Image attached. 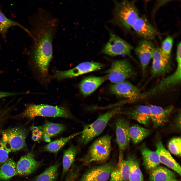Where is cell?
<instances>
[{"label":"cell","instance_id":"1","mask_svg":"<svg viewBox=\"0 0 181 181\" xmlns=\"http://www.w3.org/2000/svg\"><path fill=\"white\" fill-rule=\"evenodd\" d=\"M32 45L35 62L40 73L48 72L53 56V43L58 25V20L50 12L39 9L32 18Z\"/></svg>","mask_w":181,"mask_h":181},{"label":"cell","instance_id":"2","mask_svg":"<svg viewBox=\"0 0 181 181\" xmlns=\"http://www.w3.org/2000/svg\"><path fill=\"white\" fill-rule=\"evenodd\" d=\"M139 17L134 1L114 2L113 21L119 26L130 29Z\"/></svg>","mask_w":181,"mask_h":181},{"label":"cell","instance_id":"3","mask_svg":"<svg viewBox=\"0 0 181 181\" xmlns=\"http://www.w3.org/2000/svg\"><path fill=\"white\" fill-rule=\"evenodd\" d=\"M62 117L72 118L73 117L66 108L62 106L41 104L28 105L17 118L32 119L37 117Z\"/></svg>","mask_w":181,"mask_h":181},{"label":"cell","instance_id":"4","mask_svg":"<svg viewBox=\"0 0 181 181\" xmlns=\"http://www.w3.org/2000/svg\"><path fill=\"white\" fill-rule=\"evenodd\" d=\"M120 108L113 109L100 115L93 123L84 125L79 140L80 143L86 145L99 135L104 130L109 121L115 115L120 113Z\"/></svg>","mask_w":181,"mask_h":181},{"label":"cell","instance_id":"5","mask_svg":"<svg viewBox=\"0 0 181 181\" xmlns=\"http://www.w3.org/2000/svg\"><path fill=\"white\" fill-rule=\"evenodd\" d=\"M2 135L0 141L11 152L20 150L26 147V139L27 134L26 129L19 126L10 128L0 131Z\"/></svg>","mask_w":181,"mask_h":181},{"label":"cell","instance_id":"6","mask_svg":"<svg viewBox=\"0 0 181 181\" xmlns=\"http://www.w3.org/2000/svg\"><path fill=\"white\" fill-rule=\"evenodd\" d=\"M112 137L104 135L95 140L90 147L85 159L87 163L95 161L103 162L109 156L111 149Z\"/></svg>","mask_w":181,"mask_h":181},{"label":"cell","instance_id":"7","mask_svg":"<svg viewBox=\"0 0 181 181\" xmlns=\"http://www.w3.org/2000/svg\"><path fill=\"white\" fill-rule=\"evenodd\" d=\"M106 73L107 79L115 84L125 81L132 76L134 72L130 63L123 59L114 61Z\"/></svg>","mask_w":181,"mask_h":181},{"label":"cell","instance_id":"8","mask_svg":"<svg viewBox=\"0 0 181 181\" xmlns=\"http://www.w3.org/2000/svg\"><path fill=\"white\" fill-rule=\"evenodd\" d=\"M133 47L125 40L110 33L109 40L103 48V53L111 56L124 55L132 58L131 52Z\"/></svg>","mask_w":181,"mask_h":181},{"label":"cell","instance_id":"9","mask_svg":"<svg viewBox=\"0 0 181 181\" xmlns=\"http://www.w3.org/2000/svg\"><path fill=\"white\" fill-rule=\"evenodd\" d=\"M103 66L102 64L98 62H84L71 69L64 71H57L56 76L59 79L73 77L99 70Z\"/></svg>","mask_w":181,"mask_h":181},{"label":"cell","instance_id":"10","mask_svg":"<svg viewBox=\"0 0 181 181\" xmlns=\"http://www.w3.org/2000/svg\"><path fill=\"white\" fill-rule=\"evenodd\" d=\"M181 64H177L176 69L173 73L167 77L155 86L146 92L148 97L157 95L180 82Z\"/></svg>","mask_w":181,"mask_h":181},{"label":"cell","instance_id":"11","mask_svg":"<svg viewBox=\"0 0 181 181\" xmlns=\"http://www.w3.org/2000/svg\"><path fill=\"white\" fill-rule=\"evenodd\" d=\"M32 151L22 156L16 163L18 175L26 176L36 171L42 164L43 160L37 161Z\"/></svg>","mask_w":181,"mask_h":181},{"label":"cell","instance_id":"12","mask_svg":"<svg viewBox=\"0 0 181 181\" xmlns=\"http://www.w3.org/2000/svg\"><path fill=\"white\" fill-rule=\"evenodd\" d=\"M154 44L149 41L143 39L140 41L134 51L141 63L143 76L145 74L146 68L152 59L155 48Z\"/></svg>","mask_w":181,"mask_h":181},{"label":"cell","instance_id":"13","mask_svg":"<svg viewBox=\"0 0 181 181\" xmlns=\"http://www.w3.org/2000/svg\"><path fill=\"white\" fill-rule=\"evenodd\" d=\"M129 123L126 119L120 118L116 123V140L120 153L125 151L128 147L131 140Z\"/></svg>","mask_w":181,"mask_h":181},{"label":"cell","instance_id":"14","mask_svg":"<svg viewBox=\"0 0 181 181\" xmlns=\"http://www.w3.org/2000/svg\"><path fill=\"white\" fill-rule=\"evenodd\" d=\"M110 89L111 92L117 96L131 100L136 98L141 93L138 87L126 81L111 85Z\"/></svg>","mask_w":181,"mask_h":181},{"label":"cell","instance_id":"15","mask_svg":"<svg viewBox=\"0 0 181 181\" xmlns=\"http://www.w3.org/2000/svg\"><path fill=\"white\" fill-rule=\"evenodd\" d=\"M132 28L144 39L149 41L154 39L158 34V32L145 16L139 17Z\"/></svg>","mask_w":181,"mask_h":181},{"label":"cell","instance_id":"16","mask_svg":"<svg viewBox=\"0 0 181 181\" xmlns=\"http://www.w3.org/2000/svg\"><path fill=\"white\" fill-rule=\"evenodd\" d=\"M114 168L111 163L98 166L86 172L81 179L92 181H107Z\"/></svg>","mask_w":181,"mask_h":181},{"label":"cell","instance_id":"17","mask_svg":"<svg viewBox=\"0 0 181 181\" xmlns=\"http://www.w3.org/2000/svg\"><path fill=\"white\" fill-rule=\"evenodd\" d=\"M149 106L150 120L156 128L162 126L167 122L174 109L172 105L165 108L154 105Z\"/></svg>","mask_w":181,"mask_h":181},{"label":"cell","instance_id":"18","mask_svg":"<svg viewBox=\"0 0 181 181\" xmlns=\"http://www.w3.org/2000/svg\"><path fill=\"white\" fill-rule=\"evenodd\" d=\"M156 152L160 163L172 169L181 175V168L179 164L174 159L169 152L164 147L161 141L159 140L156 144Z\"/></svg>","mask_w":181,"mask_h":181},{"label":"cell","instance_id":"19","mask_svg":"<svg viewBox=\"0 0 181 181\" xmlns=\"http://www.w3.org/2000/svg\"><path fill=\"white\" fill-rule=\"evenodd\" d=\"M129 170L128 160L124 159L122 154L120 153L118 163L111 172L110 181H129Z\"/></svg>","mask_w":181,"mask_h":181},{"label":"cell","instance_id":"20","mask_svg":"<svg viewBox=\"0 0 181 181\" xmlns=\"http://www.w3.org/2000/svg\"><path fill=\"white\" fill-rule=\"evenodd\" d=\"M139 149L142 156L143 165L147 169L151 170L158 166L160 163L156 151L149 149L144 143L142 144Z\"/></svg>","mask_w":181,"mask_h":181},{"label":"cell","instance_id":"21","mask_svg":"<svg viewBox=\"0 0 181 181\" xmlns=\"http://www.w3.org/2000/svg\"><path fill=\"white\" fill-rule=\"evenodd\" d=\"M107 79L106 76L89 77L84 78L81 81L79 85L81 93L85 96L90 95Z\"/></svg>","mask_w":181,"mask_h":181},{"label":"cell","instance_id":"22","mask_svg":"<svg viewBox=\"0 0 181 181\" xmlns=\"http://www.w3.org/2000/svg\"><path fill=\"white\" fill-rule=\"evenodd\" d=\"M127 114L139 123L144 125L149 124L150 120L149 106L140 105L129 111Z\"/></svg>","mask_w":181,"mask_h":181},{"label":"cell","instance_id":"23","mask_svg":"<svg viewBox=\"0 0 181 181\" xmlns=\"http://www.w3.org/2000/svg\"><path fill=\"white\" fill-rule=\"evenodd\" d=\"M79 150L78 147L71 145L63 152L62 159V170L61 179H63L69 170Z\"/></svg>","mask_w":181,"mask_h":181},{"label":"cell","instance_id":"24","mask_svg":"<svg viewBox=\"0 0 181 181\" xmlns=\"http://www.w3.org/2000/svg\"><path fill=\"white\" fill-rule=\"evenodd\" d=\"M176 177L174 171L166 167L158 166L151 170L149 179L150 181H170Z\"/></svg>","mask_w":181,"mask_h":181},{"label":"cell","instance_id":"25","mask_svg":"<svg viewBox=\"0 0 181 181\" xmlns=\"http://www.w3.org/2000/svg\"><path fill=\"white\" fill-rule=\"evenodd\" d=\"M17 175L16 163L11 159H8L0 166V180H7Z\"/></svg>","mask_w":181,"mask_h":181},{"label":"cell","instance_id":"26","mask_svg":"<svg viewBox=\"0 0 181 181\" xmlns=\"http://www.w3.org/2000/svg\"><path fill=\"white\" fill-rule=\"evenodd\" d=\"M81 133V132L74 133L68 137L54 141L45 146L42 148V151L56 154L69 140Z\"/></svg>","mask_w":181,"mask_h":181},{"label":"cell","instance_id":"27","mask_svg":"<svg viewBox=\"0 0 181 181\" xmlns=\"http://www.w3.org/2000/svg\"><path fill=\"white\" fill-rule=\"evenodd\" d=\"M59 165V163L56 162L36 176L32 181H55L58 177Z\"/></svg>","mask_w":181,"mask_h":181},{"label":"cell","instance_id":"28","mask_svg":"<svg viewBox=\"0 0 181 181\" xmlns=\"http://www.w3.org/2000/svg\"><path fill=\"white\" fill-rule=\"evenodd\" d=\"M15 26L21 28L29 34V31L20 24L7 18L0 8V34L2 37L5 39L8 30L10 27Z\"/></svg>","mask_w":181,"mask_h":181},{"label":"cell","instance_id":"29","mask_svg":"<svg viewBox=\"0 0 181 181\" xmlns=\"http://www.w3.org/2000/svg\"><path fill=\"white\" fill-rule=\"evenodd\" d=\"M37 126L39 129L42 132V135H46L50 138L60 134L65 129L62 124L47 121L42 126Z\"/></svg>","mask_w":181,"mask_h":181},{"label":"cell","instance_id":"30","mask_svg":"<svg viewBox=\"0 0 181 181\" xmlns=\"http://www.w3.org/2000/svg\"><path fill=\"white\" fill-rule=\"evenodd\" d=\"M129 133L131 140L134 144L139 143L150 134L147 129L138 124L130 126Z\"/></svg>","mask_w":181,"mask_h":181},{"label":"cell","instance_id":"31","mask_svg":"<svg viewBox=\"0 0 181 181\" xmlns=\"http://www.w3.org/2000/svg\"><path fill=\"white\" fill-rule=\"evenodd\" d=\"M130 170L129 181H144L142 173L140 169L139 163L136 157L134 156L128 157Z\"/></svg>","mask_w":181,"mask_h":181},{"label":"cell","instance_id":"32","mask_svg":"<svg viewBox=\"0 0 181 181\" xmlns=\"http://www.w3.org/2000/svg\"><path fill=\"white\" fill-rule=\"evenodd\" d=\"M170 69L169 63L159 61H152L151 77L165 74L169 71Z\"/></svg>","mask_w":181,"mask_h":181},{"label":"cell","instance_id":"33","mask_svg":"<svg viewBox=\"0 0 181 181\" xmlns=\"http://www.w3.org/2000/svg\"><path fill=\"white\" fill-rule=\"evenodd\" d=\"M172 37L169 36L166 37L162 43L160 50L165 56L169 60L173 44Z\"/></svg>","mask_w":181,"mask_h":181},{"label":"cell","instance_id":"34","mask_svg":"<svg viewBox=\"0 0 181 181\" xmlns=\"http://www.w3.org/2000/svg\"><path fill=\"white\" fill-rule=\"evenodd\" d=\"M181 139L180 137L172 138L169 141L168 145L169 150L171 153L180 155L181 152Z\"/></svg>","mask_w":181,"mask_h":181},{"label":"cell","instance_id":"35","mask_svg":"<svg viewBox=\"0 0 181 181\" xmlns=\"http://www.w3.org/2000/svg\"><path fill=\"white\" fill-rule=\"evenodd\" d=\"M11 152L5 145L0 141V164H2L8 159L9 154Z\"/></svg>","mask_w":181,"mask_h":181},{"label":"cell","instance_id":"36","mask_svg":"<svg viewBox=\"0 0 181 181\" xmlns=\"http://www.w3.org/2000/svg\"><path fill=\"white\" fill-rule=\"evenodd\" d=\"M12 112L11 109L9 107L0 109V127L9 118Z\"/></svg>","mask_w":181,"mask_h":181},{"label":"cell","instance_id":"37","mask_svg":"<svg viewBox=\"0 0 181 181\" xmlns=\"http://www.w3.org/2000/svg\"><path fill=\"white\" fill-rule=\"evenodd\" d=\"M152 59L153 61H159L169 63V60L163 54L160 48H155L153 53Z\"/></svg>","mask_w":181,"mask_h":181},{"label":"cell","instance_id":"38","mask_svg":"<svg viewBox=\"0 0 181 181\" xmlns=\"http://www.w3.org/2000/svg\"><path fill=\"white\" fill-rule=\"evenodd\" d=\"M32 139L34 141H38L41 137L42 133L41 131L38 130L34 132H32Z\"/></svg>","mask_w":181,"mask_h":181},{"label":"cell","instance_id":"39","mask_svg":"<svg viewBox=\"0 0 181 181\" xmlns=\"http://www.w3.org/2000/svg\"><path fill=\"white\" fill-rule=\"evenodd\" d=\"M18 93L0 92V99L4 98L18 95Z\"/></svg>","mask_w":181,"mask_h":181},{"label":"cell","instance_id":"40","mask_svg":"<svg viewBox=\"0 0 181 181\" xmlns=\"http://www.w3.org/2000/svg\"><path fill=\"white\" fill-rule=\"evenodd\" d=\"M175 125L177 128L180 130L181 128V115L180 113L177 116L175 122Z\"/></svg>","mask_w":181,"mask_h":181},{"label":"cell","instance_id":"41","mask_svg":"<svg viewBox=\"0 0 181 181\" xmlns=\"http://www.w3.org/2000/svg\"><path fill=\"white\" fill-rule=\"evenodd\" d=\"M41 137L43 140L45 141L48 143L50 142L51 141V138L45 135H42Z\"/></svg>","mask_w":181,"mask_h":181},{"label":"cell","instance_id":"42","mask_svg":"<svg viewBox=\"0 0 181 181\" xmlns=\"http://www.w3.org/2000/svg\"><path fill=\"white\" fill-rule=\"evenodd\" d=\"M64 181H75V180L72 177L68 176L65 178Z\"/></svg>","mask_w":181,"mask_h":181},{"label":"cell","instance_id":"43","mask_svg":"<svg viewBox=\"0 0 181 181\" xmlns=\"http://www.w3.org/2000/svg\"><path fill=\"white\" fill-rule=\"evenodd\" d=\"M80 181H92L88 180H82V179H80Z\"/></svg>","mask_w":181,"mask_h":181},{"label":"cell","instance_id":"44","mask_svg":"<svg viewBox=\"0 0 181 181\" xmlns=\"http://www.w3.org/2000/svg\"><path fill=\"white\" fill-rule=\"evenodd\" d=\"M170 181H178L176 179H174L172 180H170Z\"/></svg>","mask_w":181,"mask_h":181},{"label":"cell","instance_id":"45","mask_svg":"<svg viewBox=\"0 0 181 181\" xmlns=\"http://www.w3.org/2000/svg\"></svg>","mask_w":181,"mask_h":181},{"label":"cell","instance_id":"46","mask_svg":"<svg viewBox=\"0 0 181 181\" xmlns=\"http://www.w3.org/2000/svg\"><path fill=\"white\" fill-rule=\"evenodd\" d=\"M176 59H181V58H176Z\"/></svg>","mask_w":181,"mask_h":181}]
</instances>
